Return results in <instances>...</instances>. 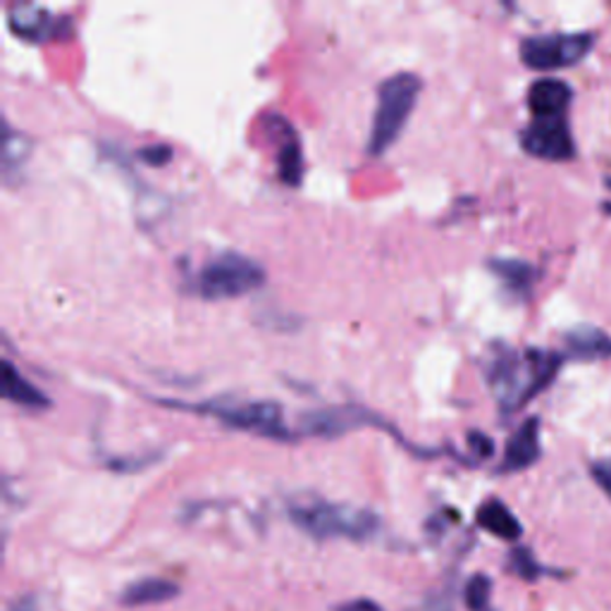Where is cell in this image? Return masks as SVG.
<instances>
[{
	"label": "cell",
	"instance_id": "cell-1",
	"mask_svg": "<svg viewBox=\"0 0 611 611\" xmlns=\"http://www.w3.org/2000/svg\"><path fill=\"white\" fill-rule=\"evenodd\" d=\"M562 361L564 359L550 349H495V357L487 365V377H490L499 409L513 414L538 397L542 389L552 385Z\"/></svg>",
	"mask_w": 611,
	"mask_h": 611
},
{
	"label": "cell",
	"instance_id": "cell-2",
	"mask_svg": "<svg viewBox=\"0 0 611 611\" xmlns=\"http://www.w3.org/2000/svg\"><path fill=\"white\" fill-rule=\"evenodd\" d=\"M292 521L304 533L318 540L328 538H349V540H369L377 533V516L363 509H351L342 505H330L323 499H296L290 505Z\"/></svg>",
	"mask_w": 611,
	"mask_h": 611
},
{
	"label": "cell",
	"instance_id": "cell-3",
	"mask_svg": "<svg viewBox=\"0 0 611 611\" xmlns=\"http://www.w3.org/2000/svg\"><path fill=\"white\" fill-rule=\"evenodd\" d=\"M420 87L423 84L414 72H397L377 87V105L369 137L371 156H385L387 148L399 139L409 115L414 113Z\"/></svg>",
	"mask_w": 611,
	"mask_h": 611
},
{
	"label": "cell",
	"instance_id": "cell-4",
	"mask_svg": "<svg viewBox=\"0 0 611 611\" xmlns=\"http://www.w3.org/2000/svg\"><path fill=\"white\" fill-rule=\"evenodd\" d=\"M263 282V268L253 258L241 256L237 251L217 253L192 280L194 292L203 298H211V302L249 294L261 287Z\"/></svg>",
	"mask_w": 611,
	"mask_h": 611
},
{
	"label": "cell",
	"instance_id": "cell-5",
	"mask_svg": "<svg viewBox=\"0 0 611 611\" xmlns=\"http://www.w3.org/2000/svg\"><path fill=\"white\" fill-rule=\"evenodd\" d=\"M592 34H542L521 41V60L538 72L574 67L592 50Z\"/></svg>",
	"mask_w": 611,
	"mask_h": 611
},
{
	"label": "cell",
	"instance_id": "cell-6",
	"mask_svg": "<svg viewBox=\"0 0 611 611\" xmlns=\"http://www.w3.org/2000/svg\"><path fill=\"white\" fill-rule=\"evenodd\" d=\"M194 411L213 414L229 428L268 434V438H287L290 434V430L282 423V406L275 401L201 404V406H194Z\"/></svg>",
	"mask_w": 611,
	"mask_h": 611
},
{
	"label": "cell",
	"instance_id": "cell-7",
	"mask_svg": "<svg viewBox=\"0 0 611 611\" xmlns=\"http://www.w3.org/2000/svg\"><path fill=\"white\" fill-rule=\"evenodd\" d=\"M521 146L542 160H572L576 156V144L566 115L533 117L531 125L521 134Z\"/></svg>",
	"mask_w": 611,
	"mask_h": 611
},
{
	"label": "cell",
	"instance_id": "cell-8",
	"mask_svg": "<svg viewBox=\"0 0 611 611\" xmlns=\"http://www.w3.org/2000/svg\"><path fill=\"white\" fill-rule=\"evenodd\" d=\"M542 454L540 446V420L528 418L521 423V428L511 434L505 450V461H501L499 471L501 473H519L531 468Z\"/></svg>",
	"mask_w": 611,
	"mask_h": 611
},
{
	"label": "cell",
	"instance_id": "cell-9",
	"mask_svg": "<svg viewBox=\"0 0 611 611\" xmlns=\"http://www.w3.org/2000/svg\"><path fill=\"white\" fill-rule=\"evenodd\" d=\"M574 91L562 79H538L528 89V108L533 117H559L572 103Z\"/></svg>",
	"mask_w": 611,
	"mask_h": 611
},
{
	"label": "cell",
	"instance_id": "cell-10",
	"mask_svg": "<svg viewBox=\"0 0 611 611\" xmlns=\"http://www.w3.org/2000/svg\"><path fill=\"white\" fill-rule=\"evenodd\" d=\"M8 24L12 34L26 41H44L46 36L56 34L58 24L46 8H38L32 3H15L8 10Z\"/></svg>",
	"mask_w": 611,
	"mask_h": 611
},
{
	"label": "cell",
	"instance_id": "cell-11",
	"mask_svg": "<svg viewBox=\"0 0 611 611\" xmlns=\"http://www.w3.org/2000/svg\"><path fill=\"white\" fill-rule=\"evenodd\" d=\"M365 411L347 406V409H320L302 416V430L306 434H320V438H337L351 428L365 423Z\"/></svg>",
	"mask_w": 611,
	"mask_h": 611
},
{
	"label": "cell",
	"instance_id": "cell-12",
	"mask_svg": "<svg viewBox=\"0 0 611 611\" xmlns=\"http://www.w3.org/2000/svg\"><path fill=\"white\" fill-rule=\"evenodd\" d=\"M566 351L572 359L582 361H600L611 359V337L602 330L580 325V328L566 332Z\"/></svg>",
	"mask_w": 611,
	"mask_h": 611
},
{
	"label": "cell",
	"instance_id": "cell-13",
	"mask_svg": "<svg viewBox=\"0 0 611 611\" xmlns=\"http://www.w3.org/2000/svg\"><path fill=\"white\" fill-rule=\"evenodd\" d=\"M475 521H478L483 531L493 533L495 538H501V540L513 542L523 535L521 521L516 519L511 509L499 499H487L485 505L478 509V513H475Z\"/></svg>",
	"mask_w": 611,
	"mask_h": 611
},
{
	"label": "cell",
	"instance_id": "cell-14",
	"mask_svg": "<svg viewBox=\"0 0 611 611\" xmlns=\"http://www.w3.org/2000/svg\"><path fill=\"white\" fill-rule=\"evenodd\" d=\"M180 595V588L172 580L166 578H144L132 582V586L122 592V604L125 607H148V604H162Z\"/></svg>",
	"mask_w": 611,
	"mask_h": 611
},
{
	"label": "cell",
	"instance_id": "cell-15",
	"mask_svg": "<svg viewBox=\"0 0 611 611\" xmlns=\"http://www.w3.org/2000/svg\"><path fill=\"white\" fill-rule=\"evenodd\" d=\"M3 397L12 404L32 406V409H44V406H48V397L44 392L34 387L10 361H3Z\"/></svg>",
	"mask_w": 611,
	"mask_h": 611
},
{
	"label": "cell",
	"instance_id": "cell-16",
	"mask_svg": "<svg viewBox=\"0 0 611 611\" xmlns=\"http://www.w3.org/2000/svg\"><path fill=\"white\" fill-rule=\"evenodd\" d=\"M278 168H280V178L282 182H287L292 186H296L304 178V156H302V144L294 137L292 127H284L282 134V144H280V154H278Z\"/></svg>",
	"mask_w": 611,
	"mask_h": 611
},
{
	"label": "cell",
	"instance_id": "cell-17",
	"mask_svg": "<svg viewBox=\"0 0 611 611\" xmlns=\"http://www.w3.org/2000/svg\"><path fill=\"white\" fill-rule=\"evenodd\" d=\"M490 270L505 280L511 290H519V292L531 290L538 278L535 268L531 263L519 261V258H493Z\"/></svg>",
	"mask_w": 611,
	"mask_h": 611
},
{
	"label": "cell",
	"instance_id": "cell-18",
	"mask_svg": "<svg viewBox=\"0 0 611 611\" xmlns=\"http://www.w3.org/2000/svg\"><path fill=\"white\" fill-rule=\"evenodd\" d=\"M30 148H32V142L26 139L22 132H15L5 125V134H3V168H5V172H10L12 168H20L22 162L30 158Z\"/></svg>",
	"mask_w": 611,
	"mask_h": 611
},
{
	"label": "cell",
	"instance_id": "cell-19",
	"mask_svg": "<svg viewBox=\"0 0 611 611\" xmlns=\"http://www.w3.org/2000/svg\"><path fill=\"white\" fill-rule=\"evenodd\" d=\"M490 592H493V582L487 576H473L468 582H466V590H464V600H466V607L471 611H485L487 602H490Z\"/></svg>",
	"mask_w": 611,
	"mask_h": 611
},
{
	"label": "cell",
	"instance_id": "cell-20",
	"mask_svg": "<svg viewBox=\"0 0 611 611\" xmlns=\"http://www.w3.org/2000/svg\"><path fill=\"white\" fill-rule=\"evenodd\" d=\"M509 564H511V572L519 576V578H523V580H531L533 582V580H538L542 576V566L535 562L533 552L525 550V547H516L511 552Z\"/></svg>",
	"mask_w": 611,
	"mask_h": 611
},
{
	"label": "cell",
	"instance_id": "cell-21",
	"mask_svg": "<svg viewBox=\"0 0 611 611\" xmlns=\"http://www.w3.org/2000/svg\"><path fill=\"white\" fill-rule=\"evenodd\" d=\"M590 475H592V480L597 483V487H600V490L611 499V459L592 461Z\"/></svg>",
	"mask_w": 611,
	"mask_h": 611
},
{
	"label": "cell",
	"instance_id": "cell-22",
	"mask_svg": "<svg viewBox=\"0 0 611 611\" xmlns=\"http://www.w3.org/2000/svg\"><path fill=\"white\" fill-rule=\"evenodd\" d=\"M139 158L146 160L148 166H162V162L172 158V151L168 146H144L139 148Z\"/></svg>",
	"mask_w": 611,
	"mask_h": 611
},
{
	"label": "cell",
	"instance_id": "cell-23",
	"mask_svg": "<svg viewBox=\"0 0 611 611\" xmlns=\"http://www.w3.org/2000/svg\"><path fill=\"white\" fill-rule=\"evenodd\" d=\"M471 446L478 450V456H490L495 450L490 438H485V434H475V432H471Z\"/></svg>",
	"mask_w": 611,
	"mask_h": 611
},
{
	"label": "cell",
	"instance_id": "cell-24",
	"mask_svg": "<svg viewBox=\"0 0 611 611\" xmlns=\"http://www.w3.org/2000/svg\"><path fill=\"white\" fill-rule=\"evenodd\" d=\"M339 611H383V607L375 604L373 600H354V602L344 604Z\"/></svg>",
	"mask_w": 611,
	"mask_h": 611
},
{
	"label": "cell",
	"instance_id": "cell-25",
	"mask_svg": "<svg viewBox=\"0 0 611 611\" xmlns=\"http://www.w3.org/2000/svg\"><path fill=\"white\" fill-rule=\"evenodd\" d=\"M418 611H452V602H450V597H438V600L428 602L423 609H418Z\"/></svg>",
	"mask_w": 611,
	"mask_h": 611
}]
</instances>
